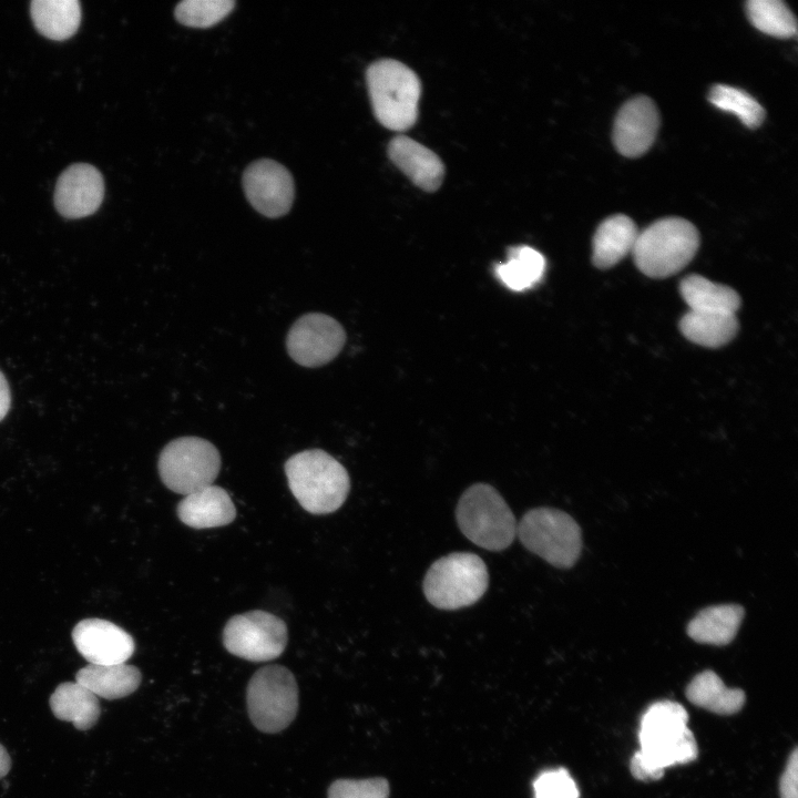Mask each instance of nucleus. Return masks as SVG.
I'll return each instance as SVG.
<instances>
[{
  "label": "nucleus",
  "mask_w": 798,
  "mask_h": 798,
  "mask_svg": "<svg viewBox=\"0 0 798 798\" xmlns=\"http://www.w3.org/2000/svg\"><path fill=\"white\" fill-rule=\"evenodd\" d=\"M243 188L252 206L262 215L276 218L287 214L294 201V181L286 167L262 158L247 166Z\"/></svg>",
  "instance_id": "obj_12"
},
{
  "label": "nucleus",
  "mask_w": 798,
  "mask_h": 798,
  "mask_svg": "<svg viewBox=\"0 0 798 798\" xmlns=\"http://www.w3.org/2000/svg\"><path fill=\"white\" fill-rule=\"evenodd\" d=\"M216 447L200 437H181L168 442L158 457V473L170 490L187 495L212 485L221 470Z\"/></svg>",
  "instance_id": "obj_9"
},
{
  "label": "nucleus",
  "mask_w": 798,
  "mask_h": 798,
  "mask_svg": "<svg viewBox=\"0 0 798 798\" xmlns=\"http://www.w3.org/2000/svg\"><path fill=\"white\" fill-rule=\"evenodd\" d=\"M679 293L689 310L694 311L736 314L740 306V297L736 290L699 275L683 278Z\"/></svg>",
  "instance_id": "obj_24"
},
{
  "label": "nucleus",
  "mask_w": 798,
  "mask_h": 798,
  "mask_svg": "<svg viewBox=\"0 0 798 798\" xmlns=\"http://www.w3.org/2000/svg\"><path fill=\"white\" fill-rule=\"evenodd\" d=\"M366 82L374 114L385 127L403 132L418 119L421 82L406 64L381 59L366 71Z\"/></svg>",
  "instance_id": "obj_3"
},
{
  "label": "nucleus",
  "mask_w": 798,
  "mask_h": 798,
  "mask_svg": "<svg viewBox=\"0 0 798 798\" xmlns=\"http://www.w3.org/2000/svg\"><path fill=\"white\" fill-rule=\"evenodd\" d=\"M390 161L419 188L434 192L442 184L444 165L430 149L406 135H397L388 144Z\"/></svg>",
  "instance_id": "obj_16"
},
{
  "label": "nucleus",
  "mask_w": 798,
  "mask_h": 798,
  "mask_svg": "<svg viewBox=\"0 0 798 798\" xmlns=\"http://www.w3.org/2000/svg\"><path fill=\"white\" fill-rule=\"evenodd\" d=\"M104 182L92 165L78 163L69 166L58 178L54 205L66 218H80L93 214L101 205Z\"/></svg>",
  "instance_id": "obj_15"
},
{
  "label": "nucleus",
  "mask_w": 798,
  "mask_h": 798,
  "mask_svg": "<svg viewBox=\"0 0 798 798\" xmlns=\"http://www.w3.org/2000/svg\"><path fill=\"white\" fill-rule=\"evenodd\" d=\"M638 233L626 215L616 214L604 219L593 236V264L601 269L616 265L632 254Z\"/></svg>",
  "instance_id": "obj_18"
},
{
  "label": "nucleus",
  "mask_w": 798,
  "mask_h": 798,
  "mask_svg": "<svg viewBox=\"0 0 798 798\" xmlns=\"http://www.w3.org/2000/svg\"><path fill=\"white\" fill-rule=\"evenodd\" d=\"M287 640L285 622L259 610L233 616L223 631L225 648L252 662H267L278 657L285 651Z\"/></svg>",
  "instance_id": "obj_10"
},
{
  "label": "nucleus",
  "mask_w": 798,
  "mask_h": 798,
  "mask_svg": "<svg viewBox=\"0 0 798 798\" xmlns=\"http://www.w3.org/2000/svg\"><path fill=\"white\" fill-rule=\"evenodd\" d=\"M659 127L655 103L645 95L626 101L618 110L613 125V143L620 154L637 157L653 145Z\"/></svg>",
  "instance_id": "obj_14"
},
{
  "label": "nucleus",
  "mask_w": 798,
  "mask_h": 798,
  "mask_svg": "<svg viewBox=\"0 0 798 798\" xmlns=\"http://www.w3.org/2000/svg\"><path fill=\"white\" fill-rule=\"evenodd\" d=\"M746 13L750 23L768 35L788 39L797 33L796 18L780 0H749Z\"/></svg>",
  "instance_id": "obj_27"
},
{
  "label": "nucleus",
  "mask_w": 798,
  "mask_h": 798,
  "mask_svg": "<svg viewBox=\"0 0 798 798\" xmlns=\"http://www.w3.org/2000/svg\"><path fill=\"white\" fill-rule=\"evenodd\" d=\"M698 247L699 234L690 222L666 217L638 233L632 255L643 274L665 278L682 270Z\"/></svg>",
  "instance_id": "obj_4"
},
{
  "label": "nucleus",
  "mask_w": 798,
  "mask_h": 798,
  "mask_svg": "<svg viewBox=\"0 0 798 798\" xmlns=\"http://www.w3.org/2000/svg\"><path fill=\"white\" fill-rule=\"evenodd\" d=\"M176 512L184 524L194 529L224 526L236 516L227 491L213 484L185 495L178 502Z\"/></svg>",
  "instance_id": "obj_17"
},
{
  "label": "nucleus",
  "mask_w": 798,
  "mask_h": 798,
  "mask_svg": "<svg viewBox=\"0 0 798 798\" xmlns=\"http://www.w3.org/2000/svg\"><path fill=\"white\" fill-rule=\"evenodd\" d=\"M679 329L694 344L717 348L735 337L738 320L736 314L689 310L679 320Z\"/></svg>",
  "instance_id": "obj_23"
},
{
  "label": "nucleus",
  "mask_w": 798,
  "mask_h": 798,
  "mask_svg": "<svg viewBox=\"0 0 798 798\" xmlns=\"http://www.w3.org/2000/svg\"><path fill=\"white\" fill-rule=\"evenodd\" d=\"M78 652L94 665L125 663L134 653L133 637L114 623L101 618L80 621L72 631Z\"/></svg>",
  "instance_id": "obj_13"
},
{
  "label": "nucleus",
  "mask_w": 798,
  "mask_h": 798,
  "mask_svg": "<svg viewBox=\"0 0 798 798\" xmlns=\"http://www.w3.org/2000/svg\"><path fill=\"white\" fill-rule=\"evenodd\" d=\"M798 751L794 749L780 776V798H798Z\"/></svg>",
  "instance_id": "obj_32"
},
{
  "label": "nucleus",
  "mask_w": 798,
  "mask_h": 798,
  "mask_svg": "<svg viewBox=\"0 0 798 798\" xmlns=\"http://www.w3.org/2000/svg\"><path fill=\"white\" fill-rule=\"evenodd\" d=\"M687 722L686 709L676 702H656L646 709L638 732L641 748L630 764L634 778L657 780L666 768L696 759L698 747Z\"/></svg>",
  "instance_id": "obj_1"
},
{
  "label": "nucleus",
  "mask_w": 798,
  "mask_h": 798,
  "mask_svg": "<svg viewBox=\"0 0 798 798\" xmlns=\"http://www.w3.org/2000/svg\"><path fill=\"white\" fill-rule=\"evenodd\" d=\"M288 487L307 512L327 514L346 501L350 480L346 468L320 449L291 456L285 463Z\"/></svg>",
  "instance_id": "obj_2"
},
{
  "label": "nucleus",
  "mask_w": 798,
  "mask_h": 798,
  "mask_svg": "<svg viewBox=\"0 0 798 798\" xmlns=\"http://www.w3.org/2000/svg\"><path fill=\"white\" fill-rule=\"evenodd\" d=\"M11 768V758L7 749L0 744V779L3 778Z\"/></svg>",
  "instance_id": "obj_34"
},
{
  "label": "nucleus",
  "mask_w": 798,
  "mask_h": 798,
  "mask_svg": "<svg viewBox=\"0 0 798 798\" xmlns=\"http://www.w3.org/2000/svg\"><path fill=\"white\" fill-rule=\"evenodd\" d=\"M534 798H579V788L564 768L548 769L533 781Z\"/></svg>",
  "instance_id": "obj_30"
},
{
  "label": "nucleus",
  "mask_w": 798,
  "mask_h": 798,
  "mask_svg": "<svg viewBox=\"0 0 798 798\" xmlns=\"http://www.w3.org/2000/svg\"><path fill=\"white\" fill-rule=\"evenodd\" d=\"M345 342L344 327L321 313H309L298 318L286 339L290 358L308 368L330 362L341 351Z\"/></svg>",
  "instance_id": "obj_11"
},
{
  "label": "nucleus",
  "mask_w": 798,
  "mask_h": 798,
  "mask_svg": "<svg viewBox=\"0 0 798 798\" xmlns=\"http://www.w3.org/2000/svg\"><path fill=\"white\" fill-rule=\"evenodd\" d=\"M141 672L125 663L115 665L89 664L78 671L75 682L95 696L117 699L131 695L141 684Z\"/></svg>",
  "instance_id": "obj_20"
},
{
  "label": "nucleus",
  "mask_w": 798,
  "mask_h": 798,
  "mask_svg": "<svg viewBox=\"0 0 798 798\" xmlns=\"http://www.w3.org/2000/svg\"><path fill=\"white\" fill-rule=\"evenodd\" d=\"M10 407V391L8 382L0 371V421L4 418Z\"/></svg>",
  "instance_id": "obj_33"
},
{
  "label": "nucleus",
  "mask_w": 798,
  "mask_h": 798,
  "mask_svg": "<svg viewBox=\"0 0 798 798\" xmlns=\"http://www.w3.org/2000/svg\"><path fill=\"white\" fill-rule=\"evenodd\" d=\"M488 583L487 565L480 556L454 552L431 564L423 579V593L433 606L457 610L479 601Z\"/></svg>",
  "instance_id": "obj_6"
},
{
  "label": "nucleus",
  "mask_w": 798,
  "mask_h": 798,
  "mask_svg": "<svg viewBox=\"0 0 798 798\" xmlns=\"http://www.w3.org/2000/svg\"><path fill=\"white\" fill-rule=\"evenodd\" d=\"M389 784L385 778L338 779L328 789V798H388Z\"/></svg>",
  "instance_id": "obj_31"
},
{
  "label": "nucleus",
  "mask_w": 798,
  "mask_h": 798,
  "mask_svg": "<svg viewBox=\"0 0 798 798\" xmlns=\"http://www.w3.org/2000/svg\"><path fill=\"white\" fill-rule=\"evenodd\" d=\"M709 102L717 109L734 113L748 129H757L765 120V110L747 92L727 84H715L708 94Z\"/></svg>",
  "instance_id": "obj_28"
},
{
  "label": "nucleus",
  "mask_w": 798,
  "mask_h": 798,
  "mask_svg": "<svg viewBox=\"0 0 798 798\" xmlns=\"http://www.w3.org/2000/svg\"><path fill=\"white\" fill-rule=\"evenodd\" d=\"M31 17L41 34L64 40L78 30L80 3L76 0H34L31 2Z\"/></svg>",
  "instance_id": "obj_25"
},
{
  "label": "nucleus",
  "mask_w": 798,
  "mask_h": 798,
  "mask_svg": "<svg viewBox=\"0 0 798 798\" xmlns=\"http://www.w3.org/2000/svg\"><path fill=\"white\" fill-rule=\"evenodd\" d=\"M247 712L253 725L267 734L279 733L295 719L298 686L293 673L282 665L259 668L246 689Z\"/></svg>",
  "instance_id": "obj_8"
},
{
  "label": "nucleus",
  "mask_w": 798,
  "mask_h": 798,
  "mask_svg": "<svg viewBox=\"0 0 798 798\" xmlns=\"http://www.w3.org/2000/svg\"><path fill=\"white\" fill-rule=\"evenodd\" d=\"M49 703L58 719L71 722L79 730L92 728L101 714L98 696L76 682L61 683Z\"/></svg>",
  "instance_id": "obj_21"
},
{
  "label": "nucleus",
  "mask_w": 798,
  "mask_h": 798,
  "mask_svg": "<svg viewBox=\"0 0 798 798\" xmlns=\"http://www.w3.org/2000/svg\"><path fill=\"white\" fill-rule=\"evenodd\" d=\"M744 615L738 604L708 606L690 620L686 631L697 643L724 646L735 638Z\"/></svg>",
  "instance_id": "obj_19"
},
{
  "label": "nucleus",
  "mask_w": 798,
  "mask_h": 798,
  "mask_svg": "<svg viewBox=\"0 0 798 798\" xmlns=\"http://www.w3.org/2000/svg\"><path fill=\"white\" fill-rule=\"evenodd\" d=\"M233 0H184L175 8L176 20L187 27L208 28L232 12Z\"/></svg>",
  "instance_id": "obj_29"
},
{
  "label": "nucleus",
  "mask_w": 798,
  "mask_h": 798,
  "mask_svg": "<svg viewBox=\"0 0 798 798\" xmlns=\"http://www.w3.org/2000/svg\"><path fill=\"white\" fill-rule=\"evenodd\" d=\"M542 254L529 246L513 247L507 263L499 265L497 273L502 283L513 290H523L538 283L544 272Z\"/></svg>",
  "instance_id": "obj_26"
},
{
  "label": "nucleus",
  "mask_w": 798,
  "mask_h": 798,
  "mask_svg": "<svg viewBox=\"0 0 798 798\" xmlns=\"http://www.w3.org/2000/svg\"><path fill=\"white\" fill-rule=\"evenodd\" d=\"M521 543L555 567L569 569L582 551V533L576 521L553 508H534L516 524Z\"/></svg>",
  "instance_id": "obj_7"
},
{
  "label": "nucleus",
  "mask_w": 798,
  "mask_h": 798,
  "mask_svg": "<svg viewBox=\"0 0 798 798\" xmlns=\"http://www.w3.org/2000/svg\"><path fill=\"white\" fill-rule=\"evenodd\" d=\"M456 519L461 532L485 550H504L516 534L511 509L501 494L487 483L472 484L462 493Z\"/></svg>",
  "instance_id": "obj_5"
},
{
  "label": "nucleus",
  "mask_w": 798,
  "mask_h": 798,
  "mask_svg": "<svg viewBox=\"0 0 798 798\" xmlns=\"http://www.w3.org/2000/svg\"><path fill=\"white\" fill-rule=\"evenodd\" d=\"M686 697L694 705L718 715L738 713L746 700L744 690L727 687L713 671L697 674L686 687Z\"/></svg>",
  "instance_id": "obj_22"
}]
</instances>
